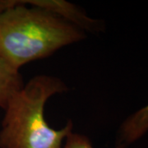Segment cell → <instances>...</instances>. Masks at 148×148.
I'll return each instance as SVG.
<instances>
[{"instance_id":"7a4b0ae2","label":"cell","mask_w":148,"mask_h":148,"mask_svg":"<svg viewBox=\"0 0 148 148\" xmlns=\"http://www.w3.org/2000/svg\"><path fill=\"white\" fill-rule=\"evenodd\" d=\"M66 90L61 79L38 75L16 91L4 109L0 148H62L73 132V122L58 130L50 127L45 118V106L51 96Z\"/></svg>"},{"instance_id":"52a82bcc","label":"cell","mask_w":148,"mask_h":148,"mask_svg":"<svg viewBox=\"0 0 148 148\" xmlns=\"http://www.w3.org/2000/svg\"><path fill=\"white\" fill-rule=\"evenodd\" d=\"M17 0H0V15L8 8L16 4Z\"/></svg>"},{"instance_id":"3957f363","label":"cell","mask_w":148,"mask_h":148,"mask_svg":"<svg viewBox=\"0 0 148 148\" xmlns=\"http://www.w3.org/2000/svg\"><path fill=\"white\" fill-rule=\"evenodd\" d=\"M21 3L41 8L62 18L82 32H98L103 30L104 24L99 20L90 18L83 10L64 0H21Z\"/></svg>"},{"instance_id":"277c9868","label":"cell","mask_w":148,"mask_h":148,"mask_svg":"<svg viewBox=\"0 0 148 148\" xmlns=\"http://www.w3.org/2000/svg\"><path fill=\"white\" fill-rule=\"evenodd\" d=\"M148 132V104L129 115L123 122L118 132V145L135 143Z\"/></svg>"},{"instance_id":"5b68a950","label":"cell","mask_w":148,"mask_h":148,"mask_svg":"<svg viewBox=\"0 0 148 148\" xmlns=\"http://www.w3.org/2000/svg\"><path fill=\"white\" fill-rule=\"evenodd\" d=\"M23 86L19 71L13 69L0 55V107L5 109L12 95Z\"/></svg>"},{"instance_id":"6da1fadb","label":"cell","mask_w":148,"mask_h":148,"mask_svg":"<svg viewBox=\"0 0 148 148\" xmlns=\"http://www.w3.org/2000/svg\"><path fill=\"white\" fill-rule=\"evenodd\" d=\"M84 38L77 27L41 8H28L21 0L0 15V55L18 71Z\"/></svg>"},{"instance_id":"8992f818","label":"cell","mask_w":148,"mask_h":148,"mask_svg":"<svg viewBox=\"0 0 148 148\" xmlns=\"http://www.w3.org/2000/svg\"><path fill=\"white\" fill-rule=\"evenodd\" d=\"M63 148H94L91 145L90 139L86 136L73 133L72 132L65 139V143ZM116 148H127L124 145H118Z\"/></svg>"}]
</instances>
